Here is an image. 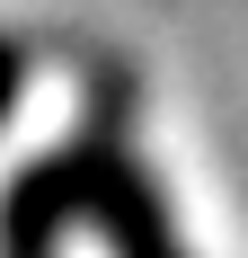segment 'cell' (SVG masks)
Listing matches in <instances>:
<instances>
[{"mask_svg":"<svg viewBox=\"0 0 248 258\" xmlns=\"http://www.w3.org/2000/svg\"><path fill=\"white\" fill-rule=\"evenodd\" d=\"M71 178H80V223H89L115 258H186V240H177L169 205H160V187H151V169L124 152L106 125L80 134Z\"/></svg>","mask_w":248,"mask_h":258,"instance_id":"obj_1","label":"cell"},{"mask_svg":"<svg viewBox=\"0 0 248 258\" xmlns=\"http://www.w3.org/2000/svg\"><path fill=\"white\" fill-rule=\"evenodd\" d=\"M71 223H80L71 152H62V160H36V169H18L9 196H0V258H53Z\"/></svg>","mask_w":248,"mask_h":258,"instance_id":"obj_2","label":"cell"},{"mask_svg":"<svg viewBox=\"0 0 248 258\" xmlns=\"http://www.w3.org/2000/svg\"><path fill=\"white\" fill-rule=\"evenodd\" d=\"M18 89H27V53H18V45H0V116L18 107Z\"/></svg>","mask_w":248,"mask_h":258,"instance_id":"obj_3","label":"cell"}]
</instances>
